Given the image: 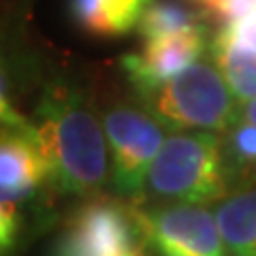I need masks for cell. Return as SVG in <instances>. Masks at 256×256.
Wrapping results in <instances>:
<instances>
[{
    "mask_svg": "<svg viewBox=\"0 0 256 256\" xmlns=\"http://www.w3.org/2000/svg\"><path fill=\"white\" fill-rule=\"evenodd\" d=\"M0 94H2V90H0Z\"/></svg>",
    "mask_w": 256,
    "mask_h": 256,
    "instance_id": "cell-21",
    "label": "cell"
},
{
    "mask_svg": "<svg viewBox=\"0 0 256 256\" xmlns=\"http://www.w3.org/2000/svg\"><path fill=\"white\" fill-rule=\"evenodd\" d=\"M143 248L128 205L114 201H90L68 224L60 256H126Z\"/></svg>",
    "mask_w": 256,
    "mask_h": 256,
    "instance_id": "cell-6",
    "label": "cell"
},
{
    "mask_svg": "<svg viewBox=\"0 0 256 256\" xmlns=\"http://www.w3.org/2000/svg\"><path fill=\"white\" fill-rule=\"evenodd\" d=\"M143 246L175 256H224V242L216 222L203 205L175 203L158 207L128 205Z\"/></svg>",
    "mask_w": 256,
    "mask_h": 256,
    "instance_id": "cell-4",
    "label": "cell"
},
{
    "mask_svg": "<svg viewBox=\"0 0 256 256\" xmlns=\"http://www.w3.org/2000/svg\"><path fill=\"white\" fill-rule=\"evenodd\" d=\"M190 2H194V4H198V6H201V9L205 11V9H207V6H210V4H212V0H190Z\"/></svg>",
    "mask_w": 256,
    "mask_h": 256,
    "instance_id": "cell-18",
    "label": "cell"
},
{
    "mask_svg": "<svg viewBox=\"0 0 256 256\" xmlns=\"http://www.w3.org/2000/svg\"><path fill=\"white\" fill-rule=\"evenodd\" d=\"M156 252H158V250H156ZM158 254H160V256H175V254H166V252H158Z\"/></svg>",
    "mask_w": 256,
    "mask_h": 256,
    "instance_id": "cell-20",
    "label": "cell"
},
{
    "mask_svg": "<svg viewBox=\"0 0 256 256\" xmlns=\"http://www.w3.org/2000/svg\"><path fill=\"white\" fill-rule=\"evenodd\" d=\"M222 160L228 173V182L233 178H252L256 173V126L239 116L220 141Z\"/></svg>",
    "mask_w": 256,
    "mask_h": 256,
    "instance_id": "cell-13",
    "label": "cell"
},
{
    "mask_svg": "<svg viewBox=\"0 0 256 256\" xmlns=\"http://www.w3.org/2000/svg\"><path fill=\"white\" fill-rule=\"evenodd\" d=\"M15 230H18V218H15V205L0 203V256H4L15 244Z\"/></svg>",
    "mask_w": 256,
    "mask_h": 256,
    "instance_id": "cell-15",
    "label": "cell"
},
{
    "mask_svg": "<svg viewBox=\"0 0 256 256\" xmlns=\"http://www.w3.org/2000/svg\"><path fill=\"white\" fill-rule=\"evenodd\" d=\"M220 30L224 34H228L233 41L250 47V50H256V9L250 11L248 15H244V18L222 26Z\"/></svg>",
    "mask_w": 256,
    "mask_h": 256,
    "instance_id": "cell-14",
    "label": "cell"
},
{
    "mask_svg": "<svg viewBox=\"0 0 256 256\" xmlns=\"http://www.w3.org/2000/svg\"><path fill=\"white\" fill-rule=\"evenodd\" d=\"M212 56L239 102L256 98V50L233 41L220 30L212 41Z\"/></svg>",
    "mask_w": 256,
    "mask_h": 256,
    "instance_id": "cell-11",
    "label": "cell"
},
{
    "mask_svg": "<svg viewBox=\"0 0 256 256\" xmlns=\"http://www.w3.org/2000/svg\"><path fill=\"white\" fill-rule=\"evenodd\" d=\"M146 2L148 0H68V11L86 34L116 38L137 28Z\"/></svg>",
    "mask_w": 256,
    "mask_h": 256,
    "instance_id": "cell-9",
    "label": "cell"
},
{
    "mask_svg": "<svg viewBox=\"0 0 256 256\" xmlns=\"http://www.w3.org/2000/svg\"><path fill=\"white\" fill-rule=\"evenodd\" d=\"M203 50L205 30L201 24L184 32L143 41L141 52L126 54L122 58V68L137 94L143 96L198 60Z\"/></svg>",
    "mask_w": 256,
    "mask_h": 256,
    "instance_id": "cell-7",
    "label": "cell"
},
{
    "mask_svg": "<svg viewBox=\"0 0 256 256\" xmlns=\"http://www.w3.org/2000/svg\"><path fill=\"white\" fill-rule=\"evenodd\" d=\"M47 180L68 194H94L107 180V143L94 111L68 86L47 88L34 114Z\"/></svg>",
    "mask_w": 256,
    "mask_h": 256,
    "instance_id": "cell-1",
    "label": "cell"
},
{
    "mask_svg": "<svg viewBox=\"0 0 256 256\" xmlns=\"http://www.w3.org/2000/svg\"><path fill=\"white\" fill-rule=\"evenodd\" d=\"M105 134L116 190L128 198H139L146 192L148 169L164 141L162 124L150 111L120 105L107 111Z\"/></svg>",
    "mask_w": 256,
    "mask_h": 256,
    "instance_id": "cell-5",
    "label": "cell"
},
{
    "mask_svg": "<svg viewBox=\"0 0 256 256\" xmlns=\"http://www.w3.org/2000/svg\"><path fill=\"white\" fill-rule=\"evenodd\" d=\"M28 124H30L28 120H24L18 111L6 102L4 94H0V130H2V128H24Z\"/></svg>",
    "mask_w": 256,
    "mask_h": 256,
    "instance_id": "cell-16",
    "label": "cell"
},
{
    "mask_svg": "<svg viewBox=\"0 0 256 256\" xmlns=\"http://www.w3.org/2000/svg\"><path fill=\"white\" fill-rule=\"evenodd\" d=\"M47 180L34 126L0 130V203L15 205Z\"/></svg>",
    "mask_w": 256,
    "mask_h": 256,
    "instance_id": "cell-8",
    "label": "cell"
},
{
    "mask_svg": "<svg viewBox=\"0 0 256 256\" xmlns=\"http://www.w3.org/2000/svg\"><path fill=\"white\" fill-rule=\"evenodd\" d=\"M126 256H143V254H141V248H137V250H132V252H128Z\"/></svg>",
    "mask_w": 256,
    "mask_h": 256,
    "instance_id": "cell-19",
    "label": "cell"
},
{
    "mask_svg": "<svg viewBox=\"0 0 256 256\" xmlns=\"http://www.w3.org/2000/svg\"><path fill=\"white\" fill-rule=\"evenodd\" d=\"M139 98L150 114L171 130L190 128L224 132L242 116V105H237L218 66L207 60H194Z\"/></svg>",
    "mask_w": 256,
    "mask_h": 256,
    "instance_id": "cell-3",
    "label": "cell"
},
{
    "mask_svg": "<svg viewBox=\"0 0 256 256\" xmlns=\"http://www.w3.org/2000/svg\"><path fill=\"white\" fill-rule=\"evenodd\" d=\"M216 222L235 256H256V188L228 194L216 207Z\"/></svg>",
    "mask_w": 256,
    "mask_h": 256,
    "instance_id": "cell-10",
    "label": "cell"
},
{
    "mask_svg": "<svg viewBox=\"0 0 256 256\" xmlns=\"http://www.w3.org/2000/svg\"><path fill=\"white\" fill-rule=\"evenodd\" d=\"M242 118L246 120V122H252L256 126V98L242 102Z\"/></svg>",
    "mask_w": 256,
    "mask_h": 256,
    "instance_id": "cell-17",
    "label": "cell"
},
{
    "mask_svg": "<svg viewBox=\"0 0 256 256\" xmlns=\"http://www.w3.org/2000/svg\"><path fill=\"white\" fill-rule=\"evenodd\" d=\"M230 188L220 139L210 130L178 132L162 141L152 160L146 190L178 203H214Z\"/></svg>",
    "mask_w": 256,
    "mask_h": 256,
    "instance_id": "cell-2",
    "label": "cell"
},
{
    "mask_svg": "<svg viewBox=\"0 0 256 256\" xmlns=\"http://www.w3.org/2000/svg\"><path fill=\"white\" fill-rule=\"evenodd\" d=\"M203 13H196L173 0H148L137 22V32L143 41L160 38L175 32L201 26Z\"/></svg>",
    "mask_w": 256,
    "mask_h": 256,
    "instance_id": "cell-12",
    "label": "cell"
}]
</instances>
